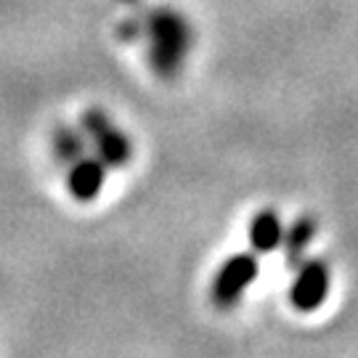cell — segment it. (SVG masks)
I'll use <instances>...</instances> for the list:
<instances>
[{
    "label": "cell",
    "mask_w": 358,
    "mask_h": 358,
    "mask_svg": "<svg viewBox=\"0 0 358 358\" xmlns=\"http://www.w3.org/2000/svg\"><path fill=\"white\" fill-rule=\"evenodd\" d=\"M143 35L149 40V64L154 72L162 80L178 77L194 43L189 19L176 8H157L146 16Z\"/></svg>",
    "instance_id": "6da1fadb"
},
{
    "label": "cell",
    "mask_w": 358,
    "mask_h": 358,
    "mask_svg": "<svg viewBox=\"0 0 358 358\" xmlns=\"http://www.w3.org/2000/svg\"><path fill=\"white\" fill-rule=\"evenodd\" d=\"M83 133L88 143H93L96 157L106 167H125L133 157L130 138L112 122V117L101 109H88L83 115Z\"/></svg>",
    "instance_id": "7a4b0ae2"
},
{
    "label": "cell",
    "mask_w": 358,
    "mask_h": 358,
    "mask_svg": "<svg viewBox=\"0 0 358 358\" xmlns=\"http://www.w3.org/2000/svg\"><path fill=\"white\" fill-rule=\"evenodd\" d=\"M260 266H257V257L250 252H239V255H231L220 268H217L215 279H213V289L210 297L215 308L220 310H229L244 297V292L250 289V284L257 279Z\"/></svg>",
    "instance_id": "3957f363"
},
{
    "label": "cell",
    "mask_w": 358,
    "mask_h": 358,
    "mask_svg": "<svg viewBox=\"0 0 358 358\" xmlns=\"http://www.w3.org/2000/svg\"><path fill=\"white\" fill-rule=\"evenodd\" d=\"M329 287H332V271H329V266L324 260H319V257L303 260L297 266L294 282L289 287V303L300 313H313V310H319L327 303Z\"/></svg>",
    "instance_id": "277c9868"
},
{
    "label": "cell",
    "mask_w": 358,
    "mask_h": 358,
    "mask_svg": "<svg viewBox=\"0 0 358 358\" xmlns=\"http://www.w3.org/2000/svg\"><path fill=\"white\" fill-rule=\"evenodd\" d=\"M103 178H106V165L99 157H80L69 165V176H66V189L75 196L77 202H90L96 199L103 189Z\"/></svg>",
    "instance_id": "5b68a950"
},
{
    "label": "cell",
    "mask_w": 358,
    "mask_h": 358,
    "mask_svg": "<svg viewBox=\"0 0 358 358\" xmlns=\"http://www.w3.org/2000/svg\"><path fill=\"white\" fill-rule=\"evenodd\" d=\"M284 223L276 210H260L250 223V244L257 255H271L282 250Z\"/></svg>",
    "instance_id": "8992f818"
},
{
    "label": "cell",
    "mask_w": 358,
    "mask_h": 358,
    "mask_svg": "<svg viewBox=\"0 0 358 358\" xmlns=\"http://www.w3.org/2000/svg\"><path fill=\"white\" fill-rule=\"evenodd\" d=\"M313 236H316V220L308 215H300L289 229L284 231L282 250L289 266H300L306 260V252L313 242Z\"/></svg>",
    "instance_id": "52a82bcc"
},
{
    "label": "cell",
    "mask_w": 358,
    "mask_h": 358,
    "mask_svg": "<svg viewBox=\"0 0 358 358\" xmlns=\"http://www.w3.org/2000/svg\"><path fill=\"white\" fill-rule=\"evenodd\" d=\"M85 143H88V138L83 130H75L69 125H59L53 130V154L66 167L85 154Z\"/></svg>",
    "instance_id": "ba28073f"
}]
</instances>
